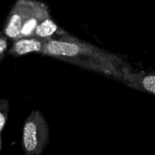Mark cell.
I'll return each mask as SVG.
<instances>
[{
    "label": "cell",
    "mask_w": 155,
    "mask_h": 155,
    "mask_svg": "<svg viewBox=\"0 0 155 155\" xmlns=\"http://www.w3.org/2000/svg\"><path fill=\"white\" fill-rule=\"evenodd\" d=\"M47 39L38 37H23L13 41L12 47L8 49V53L11 55L21 56L32 52L41 53Z\"/></svg>",
    "instance_id": "obj_4"
},
{
    "label": "cell",
    "mask_w": 155,
    "mask_h": 155,
    "mask_svg": "<svg viewBox=\"0 0 155 155\" xmlns=\"http://www.w3.org/2000/svg\"><path fill=\"white\" fill-rule=\"evenodd\" d=\"M8 40L9 39L4 34L3 31L0 32V62L8 51Z\"/></svg>",
    "instance_id": "obj_8"
},
{
    "label": "cell",
    "mask_w": 155,
    "mask_h": 155,
    "mask_svg": "<svg viewBox=\"0 0 155 155\" xmlns=\"http://www.w3.org/2000/svg\"><path fill=\"white\" fill-rule=\"evenodd\" d=\"M58 30V27L55 23L51 20V17L45 18L36 27L33 36L34 37L40 38V39H48L53 37Z\"/></svg>",
    "instance_id": "obj_6"
},
{
    "label": "cell",
    "mask_w": 155,
    "mask_h": 155,
    "mask_svg": "<svg viewBox=\"0 0 155 155\" xmlns=\"http://www.w3.org/2000/svg\"><path fill=\"white\" fill-rule=\"evenodd\" d=\"M41 53L120 81H122L126 74L131 72L129 65L117 55L64 31L59 38L47 39Z\"/></svg>",
    "instance_id": "obj_1"
},
{
    "label": "cell",
    "mask_w": 155,
    "mask_h": 155,
    "mask_svg": "<svg viewBox=\"0 0 155 155\" xmlns=\"http://www.w3.org/2000/svg\"><path fill=\"white\" fill-rule=\"evenodd\" d=\"M122 82L133 89L155 95V73L133 74L130 72L124 76Z\"/></svg>",
    "instance_id": "obj_5"
},
{
    "label": "cell",
    "mask_w": 155,
    "mask_h": 155,
    "mask_svg": "<svg viewBox=\"0 0 155 155\" xmlns=\"http://www.w3.org/2000/svg\"><path fill=\"white\" fill-rule=\"evenodd\" d=\"M9 105L8 101L5 98L0 99V133L5 126L6 121L8 115Z\"/></svg>",
    "instance_id": "obj_7"
},
{
    "label": "cell",
    "mask_w": 155,
    "mask_h": 155,
    "mask_svg": "<svg viewBox=\"0 0 155 155\" xmlns=\"http://www.w3.org/2000/svg\"><path fill=\"white\" fill-rule=\"evenodd\" d=\"M2 144H1V133H0V149H1Z\"/></svg>",
    "instance_id": "obj_9"
},
{
    "label": "cell",
    "mask_w": 155,
    "mask_h": 155,
    "mask_svg": "<svg viewBox=\"0 0 155 155\" xmlns=\"http://www.w3.org/2000/svg\"><path fill=\"white\" fill-rule=\"evenodd\" d=\"M48 17V7L43 3L33 0H18L9 13L2 31L9 40L31 37L36 27Z\"/></svg>",
    "instance_id": "obj_2"
},
{
    "label": "cell",
    "mask_w": 155,
    "mask_h": 155,
    "mask_svg": "<svg viewBox=\"0 0 155 155\" xmlns=\"http://www.w3.org/2000/svg\"><path fill=\"white\" fill-rule=\"evenodd\" d=\"M49 142V128L42 114L34 110L23 127L22 147L27 155H39Z\"/></svg>",
    "instance_id": "obj_3"
}]
</instances>
